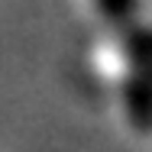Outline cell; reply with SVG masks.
<instances>
[{"instance_id": "obj_1", "label": "cell", "mask_w": 152, "mask_h": 152, "mask_svg": "<svg viewBox=\"0 0 152 152\" xmlns=\"http://www.w3.org/2000/svg\"><path fill=\"white\" fill-rule=\"evenodd\" d=\"M123 36V110L136 133H152V29L149 26H126Z\"/></svg>"}, {"instance_id": "obj_2", "label": "cell", "mask_w": 152, "mask_h": 152, "mask_svg": "<svg viewBox=\"0 0 152 152\" xmlns=\"http://www.w3.org/2000/svg\"><path fill=\"white\" fill-rule=\"evenodd\" d=\"M100 20L107 26H113L117 32H123L126 26L136 23V13H139V0H94Z\"/></svg>"}]
</instances>
